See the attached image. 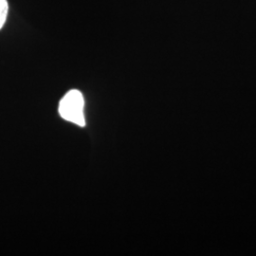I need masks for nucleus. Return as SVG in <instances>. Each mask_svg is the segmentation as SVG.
Listing matches in <instances>:
<instances>
[{
    "instance_id": "1",
    "label": "nucleus",
    "mask_w": 256,
    "mask_h": 256,
    "mask_svg": "<svg viewBox=\"0 0 256 256\" xmlns=\"http://www.w3.org/2000/svg\"><path fill=\"white\" fill-rule=\"evenodd\" d=\"M84 106V101L82 93L72 90L68 92L60 102L59 113L66 120L84 126L86 124Z\"/></svg>"
},
{
    "instance_id": "2",
    "label": "nucleus",
    "mask_w": 256,
    "mask_h": 256,
    "mask_svg": "<svg viewBox=\"0 0 256 256\" xmlns=\"http://www.w3.org/2000/svg\"><path fill=\"white\" fill-rule=\"evenodd\" d=\"M8 2L7 0H0V30L4 26L8 16Z\"/></svg>"
}]
</instances>
